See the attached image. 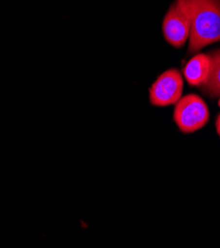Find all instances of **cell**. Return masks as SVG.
<instances>
[{
    "label": "cell",
    "mask_w": 220,
    "mask_h": 248,
    "mask_svg": "<svg viewBox=\"0 0 220 248\" xmlns=\"http://www.w3.org/2000/svg\"><path fill=\"white\" fill-rule=\"evenodd\" d=\"M189 21V53L220 41V0H186Z\"/></svg>",
    "instance_id": "cell-1"
},
{
    "label": "cell",
    "mask_w": 220,
    "mask_h": 248,
    "mask_svg": "<svg viewBox=\"0 0 220 248\" xmlns=\"http://www.w3.org/2000/svg\"><path fill=\"white\" fill-rule=\"evenodd\" d=\"M209 120V110L203 99L197 94H187L176 103L174 121L185 134L203 128Z\"/></svg>",
    "instance_id": "cell-2"
},
{
    "label": "cell",
    "mask_w": 220,
    "mask_h": 248,
    "mask_svg": "<svg viewBox=\"0 0 220 248\" xmlns=\"http://www.w3.org/2000/svg\"><path fill=\"white\" fill-rule=\"evenodd\" d=\"M190 21L186 0H176L163 21L166 41L175 47H182L189 38Z\"/></svg>",
    "instance_id": "cell-3"
},
{
    "label": "cell",
    "mask_w": 220,
    "mask_h": 248,
    "mask_svg": "<svg viewBox=\"0 0 220 248\" xmlns=\"http://www.w3.org/2000/svg\"><path fill=\"white\" fill-rule=\"evenodd\" d=\"M184 80L181 72L170 68L163 72L149 90V100L152 105L165 107L176 104L182 98Z\"/></svg>",
    "instance_id": "cell-4"
},
{
    "label": "cell",
    "mask_w": 220,
    "mask_h": 248,
    "mask_svg": "<svg viewBox=\"0 0 220 248\" xmlns=\"http://www.w3.org/2000/svg\"><path fill=\"white\" fill-rule=\"evenodd\" d=\"M211 69L209 55L199 54L194 56L184 67L183 73L186 80L191 86L202 87L208 79Z\"/></svg>",
    "instance_id": "cell-5"
},
{
    "label": "cell",
    "mask_w": 220,
    "mask_h": 248,
    "mask_svg": "<svg viewBox=\"0 0 220 248\" xmlns=\"http://www.w3.org/2000/svg\"><path fill=\"white\" fill-rule=\"evenodd\" d=\"M211 59V69L207 81L201 87L202 90L211 98L220 96V49L209 54Z\"/></svg>",
    "instance_id": "cell-6"
},
{
    "label": "cell",
    "mask_w": 220,
    "mask_h": 248,
    "mask_svg": "<svg viewBox=\"0 0 220 248\" xmlns=\"http://www.w3.org/2000/svg\"><path fill=\"white\" fill-rule=\"evenodd\" d=\"M216 131H217L218 136L220 137V114L218 115V117L216 119Z\"/></svg>",
    "instance_id": "cell-7"
},
{
    "label": "cell",
    "mask_w": 220,
    "mask_h": 248,
    "mask_svg": "<svg viewBox=\"0 0 220 248\" xmlns=\"http://www.w3.org/2000/svg\"><path fill=\"white\" fill-rule=\"evenodd\" d=\"M219 107H220V99H219Z\"/></svg>",
    "instance_id": "cell-8"
}]
</instances>
